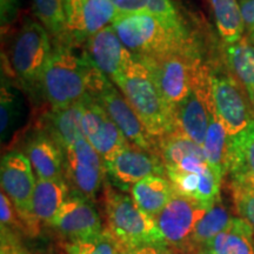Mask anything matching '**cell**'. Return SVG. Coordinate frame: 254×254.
<instances>
[{
    "mask_svg": "<svg viewBox=\"0 0 254 254\" xmlns=\"http://www.w3.org/2000/svg\"><path fill=\"white\" fill-rule=\"evenodd\" d=\"M67 33L78 41L94 36L111 26L120 12L110 0H67L64 5Z\"/></svg>",
    "mask_w": 254,
    "mask_h": 254,
    "instance_id": "obj_16",
    "label": "cell"
},
{
    "mask_svg": "<svg viewBox=\"0 0 254 254\" xmlns=\"http://www.w3.org/2000/svg\"><path fill=\"white\" fill-rule=\"evenodd\" d=\"M82 132L103 161L128 142L101 105L87 97L82 100Z\"/></svg>",
    "mask_w": 254,
    "mask_h": 254,
    "instance_id": "obj_17",
    "label": "cell"
},
{
    "mask_svg": "<svg viewBox=\"0 0 254 254\" xmlns=\"http://www.w3.org/2000/svg\"><path fill=\"white\" fill-rule=\"evenodd\" d=\"M94 100L101 105L131 144L142 150L158 153V140L147 132L131 104L127 101L122 92L114 87L113 82Z\"/></svg>",
    "mask_w": 254,
    "mask_h": 254,
    "instance_id": "obj_15",
    "label": "cell"
},
{
    "mask_svg": "<svg viewBox=\"0 0 254 254\" xmlns=\"http://www.w3.org/2000/svg\"><path fill=\"white\" fill-rule=\"evenodd\" d=\"M207 208L195 200L174 194L163 211L154 217L166 245L172 250L195 253L190 246V238L196 222Z\"/></svg>",
    "mask_w": 254,
    "mask_h": 254,
    "instance_id": "obj_11",
    "label": "cell"
},
{
    "mask_svg": "<svg viewBox=\"0 0 254 254\" xmlns=\"http://www.w3.org/2000/svg\"><path fill=\"white\" fill-rule=\"evenodd\" d=\"M52 52L46 28L27 19L12 44L11 65L15 75L30 86L40 82Z\"/></svg>",
    "mask_w": 254,
    "mask_h": 254,
    "instance_id": "obj_9",
    "label": "cell"
},
{
    "mask_svg": "<svg viewBox=\"0 0 254 254\" xmlns=\"http://www.w3.org/2000/svg\"><path fill=\"white\" fill-rule=\"evenodd\" d=\"M173 254H196L193 252H187V251H177V250H172Z\"/></svg>",
    "mask_w": 254,
    "mask_h": 254,
    "instance_id": "obj_41",
    "label": "cell"
},
{
    "mask_svg": "<svg viewBox=\"0 0 254 254\" xmlns=\"http://www.w3.org/2000/svg\"><path fill=\"white\" fill-rule=\"evenodd\" d=\"M52 110H62L86 98V58L75 55L68 46L53 50L40 81Z\"/></svg>",
    "mask_w": 254,
    "mask_h": 254,
    "instance_id": "obj_4",
    "label": "cell"
},
{
    "mask_svg": "<svg viewBox=\"0 0 254 254\" xmlns=\"http://www.w3.org/2000/svg\"><path fill=\"white\" fill-rule=\"evenodd\" d=\"M64 178L74 193L94 200L104 184L106 171L103 159L82 138L64 151Z\"/></svg>",
    "mask_w": 254,
    "mask_h": 254,
    "instance_id": "obj_10",
    "label": "cell"
},
{
    "mask_svg": "<svg viewBox=\"0 0 254 254\" xmlns=\"http://www.w3.org/2000/svg\"><path fill=\"white\" fill-rule=\"evenodd\" d=\"M136 254H173L167 245H146L135 249Z\"/></svg>",
    "mask_w": 254,
    "mask_h": 254,
    "instance_id": "obj_37",
    "label": "cell"
},
{
    "mask_svg": "<svg viewBox=\"0 0 254 254\" xmlns=\"http://www.w3.org/2000/svg\"><path fill=\"white\" fill-rule=\"evenodd\" d=\"M239 5L243 14L247 33H254V0H239Z\"/></svg>",
    "mask_w": 254,
    "mask_h": 254,
    "instance_id": "obj_36",
    "label": "cell"
},
{
    "mask_svg": "<svg viewBox=\"0 0 254 254\" xmlns=\"http://www.w3.org/2000/svg\"><path fill=\"white\" fill-rule=\"evenodd\" d=\"M112 27L135 59L153 58L193 47L184 25H170L148 12L120 13Z\"/></svg>",
    "mask_w": 254,
    "mask_h": 254,
    "instance_id": "obj_1",
    "label": "cell"
},
{
    "mask_svg": "<svg viewBox=\"0 0 254 254\" xmlns=\"http://www.w3.org/2000/svg\"><path fill=\"white\" fill-rule=\"evenodd\" d=\"M230 179L236 212L254 231V180L243 176Z\"/></svg>",
    "mask_w": 254,
    "mask_h": 254,
    "instance_id": "obj_29",
    "label": "cell"
},
{
    "mask_svg": "<svg viewBox=\"0 0 254 254\" xmlns=\"http://www.w3.org/2000/svg\"><path fill=\"white\" fill-rule=\"evenodd\" d=\"M105 212L107 230L117 241L131 247L166 245L154 218L138 207L132 196L106 186Z\"/></svg>",
    "mask_w": 254,
    "mask_h": 254,
    "instance_id": "obj_3",
    "label": "cell"
},
{
    "mask_svg": "<svg viewBox=\"0 0 254 254\" xmlns=\"http://www.w3.org/2000/svg\"><path fill=\"white\" fill-rule=\"evenodd\" d=\"M118 254H136L134 247H131L118 241Z\"/></svg>",
    "mask_w": 254,
    "mask_h": 254,
    "instance_id": "obj_38",
    "label": "cell"
},
{
    "mask_svg": "<svg viewBox=\"0 0 254 254\" xmlns=\"http://www.w3.org/2000/svg\"><path fill=\"white\" fill-rule=\"evenodd\" d=\"M214 110L226 129L228 140L234 142L254 127V116L249 94L243 91L233 74L211 69Z\"/></svg>",
    "mask_w": 254,
    "mask_h": 254,
    "instance_id": "obj_5",
    "label": "cell"
},
{
    "mask_svg": "<svg viewBox=\"0 0 254 254\" xmlns=\"http://www.w3.org/2000/svg\"><path fill=\"white\" fill-rule=\"evenodd\" d=\"M207 247L215 254H254V231L244 219L233 217Z\"/></svg>",
    "mask_w": 254,
    "mask_h": 254,
    "instance_id": "obj_22",
    "label": "cell"
},
{
    "mask_svg": "<svg viewBox=\"0 0 254 254\" xmlns=\"http://www.w3.org/2000/svg\"><path fill=\"white\" fill-rule=\"evenodd\" d=\"M215 26L225 44L236 43L244 37L245 24L239 0H209Z\"/></svg>",
    "mask_w": 254,
    "mask_h": 254,
    "instance_id": "obj_26",
    "label": "cell"
},
{
    "mask_svg": "<svg viewBox=\"0 0 254 254\" xmlns=\"http://www.w3.org/2000/svg\"><path fill=\"white\" fill-rule=\"evenodd\" d=\"M198 56L187 49L153 58L136 59L147 67L159 92L176 116L190 93L193 65Z\"/></svg>",
    "mask_w": 254,
    "mask_h": 254,
    "instance_id": "obj_7",
    "label": "cell"
},
{
    "mask_svg": "<svg viewBox=\"0 0 254 254\" xmlns=\"http://www.w3.org/2000/svg\"><path fill=\"white\" fill-rule=\"evenodd\" d=\"M249 37H250V39H251V41H252V43L254 44V33H251Z\"/></svg>",
    "mask_w": 254,
    "mask_h": 254,
    "instance_id": "obj_42",
    "label": "cell"
},
{
    "mask_svg": "<svg viewBox=\"0 0 254 254\" xmlns=\"http://www.w3.org/2000/svg\"><path fill=\"white\" fill-rule=\"evenodd\" d=\"M0 225H1L0 227H6L18 233L27 234L26 227L20 215L18 214L12 201L2 190L0 194Z\"/></svg>",
    "mask_w": 254,
    "mask_h": 254,
    "instance_id": "obj_32",
    "label": "cell"
},
{
    "mask_svg": "<svg viewBox=\"0 0 254 254\" xmlns=\"http://www.w3.org/2000/svg\"><path fill=\"white\" fill-rule=\"evenodd\" d=\"M91 201L78 193L69 194L51 226L65 237L68 243L99 236L105 228L99 213Z\"/></svg>",
    "mask_w": 254,
    "mask_h": 254,
    "instance_id": "obj_14",
    "label": "cell"
},
{
    "mask_svg": "<svg viewBox=\"0 0 254 254\" xmlns=\"http://www.w3.org/2000/svg\"><path fill=\"white\" fill-rule=\"evenodd\" d=\"M33 12L47 32L62 38L67 33L63 0H33Z\"/></svg>",
    "mask_w": 254,
    "mask_h": 254,
    "instance_id": "obj_28",
    "label": "cell"
},
{
    "mask_svg": "<svg viewBox=\"0 0 254 254\" xmlns=\"http://www.w3.org/2000/svg\"><path fill=\"white\" fill-rule=\"evenodd\" d=\"M205 158L209 167L221 179L227 176L228 155H230V140L224 125L214 112L209 122L205 141L202 144Z\"/></svg>",
    "mask_w": 254,
    "mask_h": 254,
    "instance_id": "obj_23",
    "label": "cell"
},
{
    "mask_svg": "<svg viewBox=\"0 0 254 254\" xmlns=\"http://www.w3.org/2000/svg\"><path fill=\"white\" fill-rule=\"evenodd\" d=\"M64 249L66 254H118V241L105 228L99 236L67 243Z\"/></svg>",
    "mask_w": 254,
    "mask_h": 254,
    "instance_id": "obj_31",
    "label": "cell"
},
{
    "mask_svg": "<svg viewBox=\"0 0 254 254\" xmlns=\"http://www.w3.org/2000/svg\"><path fill=\"white\" fill-rule=\"evenodd\" d=\"M174 194L172 184L161 176H150L131 187V196L138 207L153 218L163 211Z\"/></svg>",
    "mask_w": 254,
    "mask_h": 254,
    "instance_id": "obj_20",
    "label": "cell"
},
{
    "mask_svg": "<svg viewBox=\"0 0 254 254\" xmlns=\"http://www.w3.org/2000/svg\"><path fill=\"white\" fill-rule=\"evenodd\" d=\"M246 92H247V94H249L251 105H252V107L254 109V87L249 88V90H246Z\"/></svg>",
    "mask_w": 254,
    "mask_h": 254,
    "instance_id": "obj_40",
    "label": "cell"
},
{
    "mask_svg": "<svg viewBox=\"0 0 254 254\" xmlns=\"http://www.w3.org/2000/svg\"><path fill=\"white\" fill-rule=\"evenodd\" d=\"M26 155L18 151L6 153L0 165L1 190L8 196L20 215L27 236L36 237L39 233V221L32 211V199L37 179Z\"/></svg>",
    "mask_w": 254,
    "mask_h": 254,
    "instance_id": "obj_8",
    "label": "cell"
},
{
    "mask_svg": "<svg viewBox=\"0 0 254 254\" xmlns=\"http://www.w3.org/2000/svg\"><path fill=\"white\" fill-rule=\"evenodd\" d=\"M232 218L233 217H231L221 198L218 199L211 207L206 209L204 215L196 222L190 238L192 250L196 253L201 247H207L209 243L227 227Z\"/></svg>",
    "mask_w": 254,
    "mask_h": 254,
    "instance_id": "obj_24",
    "label": "cell"
},
{
    "mask_svg": "<svg viewBox=\"0 0 254 254\" xmlns=\"http://www.w3.org/2000/svg\"><path fill=\"white\" fill-rule=\"evenodd\" d=\"M227 176L254 180V127L239 140L230 142Z\"/></svg>",
    "mask_w": 254,
    "mask_h": 254,
    "instance_id": "obj_27",
    "label": "cell"
},
{
    "mask_svg": "<svg viewBox=\"0 0 254 254\" xmlns=\"http://www.w3.org/2000/svg\"><path fill=\"white\" fill-rule=\"evenodd\" d=\"M8 81L1 77V104H0V131L2 140L8 138L17 125L21 113V104L18 94Z\"/></svg>",
    "mask_w": 254,
    "mask_h": 254,
    "instance_id": "obj_30",
    "label": "cell"
},
{
    "mask_svg": "<svg viewBox=\"0 0 254 254\" xmlns=\"http://www.w3.org/2000/svg\"><path fill=\"white\" fill-rule=\"evenodd\" d=\"M0 254H30L21 240L23 234L6 227H0Z\"/></svg>",
    "mask_w": 254,
    "mask_h": 254,
    "instance_id": "obj_33",
    "label": "cell"
},
{
    "mask_svg": "<svg viewBox=\"0 0 254 254\" xmlns=\"http://www.w3.org/2000/svg\"><path fill=\"white\" fill-rule=\"evenodd\" d=\"M50 135L64 151L85 138L82 132V101L62 110H53L49 116Z\"/></svg>",
    "mask_w": 254,
    "mask_h": 254,
    "instance_id": "obj_21",
    "label": "cell"
},
{
    "mask_svg": "<svg viewBox=\"0 0 254 254\" xmlns=\"http://www.w3.org/2000/svg\"><path fill=\"white\" fill-rule=\"evenodd\" d=\"M122 14L146 12L153 0H110Z\"/></svg>",
    "mask_w": 254,
    "mask_h": 254,
    "instance_id": "obj_34",
    "label": "cell"
},
{
    "mask_svg": "<svg viewBox=\"0 0 254 254\" xmlns=\"http://www.w3.org/2000/svg\"><path fill=\"white\" fill-rule=\"evenodd\" d=\"M225 58L232 74L245 87H254V44L249 36H244L236 43L226 44Z\"/></svg>",
    "mask_w": 254,
    "mask_h": 254,
    "instance_id": "obj_25",
    "label": "cell"
},
{
    "mask_svg": "<svg viewBox=\"0 0 254 254\" xmlns=\"http://www.w3.org/2000/svg\"><path fill=\"white\" fill-rule=\"evenodd\" d=\"M25 155L39 179H65L64 150L50 134L39 133L31 138Z\"/></svg>",
    "mask_w": 254,
    "mask_h": 254,
    "instance_id": "obj_18",
    "label": "cell"
},
{
    "mask_svg": "<svg viewBox=\"0 0 254 254\" xmlns=\"http://www.w3.org/2000/svg\"><path fill=\"white\" fill-rule=\"evenodd\" d=\"M196 254H215V253L209 249V247H201V249L196 251Z\"/></svg>",
    "mask_w": 254,
    "mask_h": 254,
    "instance_id": "obj_39",
    "label": "cell"
},
{
    "mask_svg": "<svg viewBox=\"0 0 254 254\" xmlns=\"http://www.w3.org/2000/svg\"><path fill=\"white\" fill-rule=\"evenodd\" d=\"M63 1H64V5H65V2H66V1H67V0H63Z\"/></svg>",
    "mask_w": 254,
    "mask_h": 254,
    "instance_id": "obj_43",
    "label": "cell"
},
{
    "mask_svg": "<svg viewBox=\"0 0 254 254\" xmlns=\"http://www.w3.org/2000/svg\"><path fill=\"white\" fill-rule=\"evenodd\" d=\"M214 112L211 69L196 58L193 65L190 93L177 110V126L190 139L202 146Z\"/></svg>",
    "mask_w": 254,
    "mask_h": 254,
    "instance_id": "obj_6",
    "label": "cell"
},
{
    "mask_svg": "<svg viewBox=\"0 0 254 254\" xmlns=\"http://www.w3.org/2000/svg\"><path fill=\"white\" fill-rule=\"evenodd\" d=\"M114 85L120 88L147 132L157 140L177 128L176 116L144 64L135 59L128 71Z\"/></svg>",
    "mask_w": 254,
    "mask_h": 254,
    "instance_id": "obj_2",
    "label": "cell"
},
{
    "mask_svg": "<svg viewBox=\"0 0 254 254\" xmlns=\"http://www.w3.org/2000/svg\"><path fill=\"white\" fill-rule=\"evenodd\" d=\"M104 165L107 176L123 190L150 176H166V168L158 153L142 150L129 141L104 160Z\"/></svg>",
    "mask_w": 254,
    "mask_h": 254,
    "instance_id": "obj_12",
    "label": "cell"
},
{
    "mask_svg": "<svg viewBox=\"0 0 254 254\" xmlns=\"http://www.w3.org/2000/svg\"><path fill=\"white\" fill-rule=\"evenodd\" d=\"M20 0H0V20L1 27H7L17 18Z\"/></svg>",
    "mask_w": 254,
    "mask_h": 254,
    "instance_id": "obj_35",
    "label": "cell"
},
{
    "mask_svg": "<svg viewBox=\"0 0 254 254\" xmlns=\"http://www.w3.org/2000/svg\"><path fill=\"white\" fill-rule=\"evenodd\" d=\"M68 184L65 179H39L32 199V211L39 222L52 225L66 199L68 198Z\"/></svg>",
    "mask_w": 254,
    "mask_h": 254,
    "instance_id": "obj_19",
    "label": "cell"
},
{
    "mask_svg": "<svg viewBox=\"0 0 254 254\" xmlns=\"http://www.w3.org/2000/svg\"><path fill=\"white\" fill-rule=\"evenodd\" d=\"M85 44L84 56L113 84L135 62L134 56L126 49L112 25L88 38Z\"/></svg>",
    "mask_w": 254,
    "mask_h": 254,
    "instance_id": "obj_13",
    "label": "cell"
}]
</instances>
